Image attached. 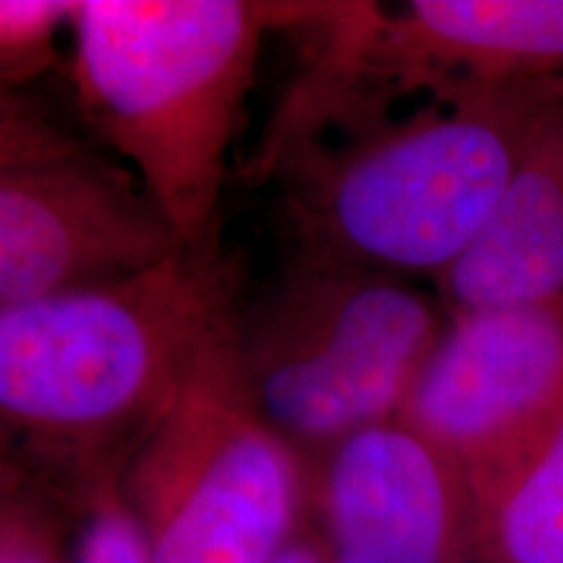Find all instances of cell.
I'll use <instances>...</instances> for the list:
<instances>
[{
  "instance_id": "6da1fadb",
  "label": "cell",
  "mask_w": 563,
  "mask_h": 563,
  "mask_svg": "<svg viewBox=\"0 0 563 563\" xmlns=\"http://www.w3.org/2000/svg\"><path fill=\"white\" fill-rule=\"evenodd\" d=\"M282 3L79 0L76 100L186 249L214 241L232 146Z\"/></svg>"
},
{
  "instance_id": "7a4b0ae2",
  "label": "cell",
  "mask_w": 563,
  "mask_h": 563,
  "mask_svg": "<svg viewBox=\"0 0 563 563\" xmlns=\"http://www.w3.org/2000/svg\"><path fill=\"white\" fill-rule=\"evenodd\" d=\"M220 241L108 285L0 306V431L102 464L136 443L241 308Z\"/></svg>"
},
{
  "instance_id": "3957f363",
  "label": "cell",
  "mask_w": 563,
  "mask_h": 563,
  "mask_svg": "<svg viewBox=\"0 0 563 563\" xmlns=\"http://www.w3.org/2000/svg\"><path fill=\"white\" fill-rule=\"evenodd\" d=\"M561 102L563 87L460 91L334 150L287 154L277 167L298 258L439 277L477 241Z\"/></svg>"
},
{
  "instance_id": "277c9868",
  "label": "cell",
  "mask_w": 563,
  "mask_h": 563,
  "mask_svg": "<svg viewBox=\"0 0 563 563\" xmlns=\"http://www.w3.org/2000/svg\"><path fill=\"white\" fill-rule=\"evenodd\" d=\"M235 319L203 342L133 443L121 490L154 563H272L306 527L311 462L253 405Z\"/></svg>"
},
{
  "instance_id": "5b68a950",
  "label": "cell",
  "mask_w": 563,
  "mask_h": 563,
  "mask_svg": "<svg viewBox=\"0 0 563 563\" xmlns=\"http://www.w3.org/2000/svg\"><path fill=\"white\" fill-rule=\"evenodd\" d=\"M443 332L402 277L298 258L238 308V361L262 418L308 462L402 410Z\"/></svg>"
},
{
  "instance_id": "8992f818",
  "label": "cell",
  "mask_w": 563,
  "mask_h": 563,
  "mask_svg": "<svg viewBox=\"0 0 563 563\" xmlns=\"http://www.w3.org/2000/svg\"><path fill=\"white\" fill-rule=\"evenodd\" d=\"M563 412V300L454 313L397 420L467 481L522 452Z\"/></svg>"
},
{
  "instance_id": "52a82bcc",
  "label": "cell",
  "mask_w": 563,
  "mask_h": 563,
  "mask_svg": "<svg viewBox=\"0 0 563 563\" xmlns=\"http://www.w3.org/2000/svg\"><path fill=\"white\" fill-rule=\"evenodd\" d=\"M183 249L139 180L89 146L0 170V306L108 285Z\"/></svg>"
},
{
  "instance_id": "ba28073f",
  "label": "cell",
  "mask_w": 563,
  "mask_h": 563,
  "mask_svg": "<svg viewBox=\"0 0 563 563\" xmlns=\"http://www.w3.org/2000/svg\"><path fill=\"white\" fill-rule=\"evenodd\" d=\"M329 563H477L467 477L397 418L311 460Z\"/></svg>"
},
{
  "instance_id": "9c48e42d",
  "label": "cell",
  "mask_w": 563,
  "mask_h": 563,
  "mask_svg": "<svg viewBox=\"0 0 563 563\" xmlns=\"http://www.w3.org/2000/svg\"><path fill=\"white\" fill-rule=\"evenodd\" d=\"M355 74L439 97L563 87V0L373 5L355 40Z\"/></svg>"
},
{
  "instance_id": "30bf717a",
  "label": "cell",
  "mask_w": 563,
  "mask_h": 563,
  "mask_svg": "<svg viewBox=\"0 0 563 563\" xmlns=\"http://www.w3.org/2000/svg\"><path fill=\"white\" fill-rule=\"evenodd\" d=\"M435 282L452 316L563 300V102L532 139L477 241Z\"/></svg>"
},
{
  "instance_id": "8fae6325",
  "label": "cell",
  "mask_w": 563,
  "mask_h": 563,
  "mask_svg": "<svg viewBox=\"0 0 563 563\" xmlns=\"http://www.w3.org/2000/svg\"><path fill=\"white\" fill-rule=\"evenodd\" d=\"M467 485L477 563H563V412Z\"/></svg>"
},
{
  "instance_id": "7c38bea8",
  "label": "cell",
  "mask_w": 563,
  "mask_h": 563,
  "mask_svg": "<svg viewBox=\"0 0 563 563\" xmlns=\"http://www.w3.org/2000/svg\"><path fill=\"white\" fill-rule=\"evenodd\" d=\"M74 3L0 0V87H24L55 60Z\"/></svg>"
},
{
  "instance_id": "4fadbf2b",
  "label": "cell",
  "mask_w": 563,
  "mask_h": 563,
  "mask_svg": "<svg viewBox=\"0 0 563 563\" xmlns=\"http://www.w3.org/2000/svg\"><path fill=\"white\" fill-rule=\"evenodd\" d=\"M70 563H154L136 511L110 477H95Z\"/></svg>"
},
{
  "instance_id": "5bb4252c",
  "label": "cell",
  "mask_w": 563,
  "mask_h": 563,
  "mask_svg": "<svg viewBox=\"0 0 563 563\" xmlns=\"http://www.w3.org/2000/svg\"><path fill=\"white\" fill-rule=\"evenodd\" d=\"M87 146L24 87H0V170Z\"/></svg>"
},
{
  "instance_id": "9a60e30c",
  "label": "cell",
  "mask_w": 563,
  "mask_h": 563,
  "mask_svg": "<svg viewBox=\"0 0 563 563\" xmlns=\"http://www.w3.org/2000/svg\"><path fill=\"white\" fill-rule=\"evenodd\" d=\"M272 563H329V561L316 530H311V527H302L290 543H287L285 551H282Z\"/></svg>"
},
{
  "instance_id": "2e32d148",
  "label": "cell",
  "mask_w": 563,
  "mask_h": 563,
  "mask_svg": "<svg viewBox=\"0 0 563 563\" xmlns=\"http://www.w3.org/2000/svg\"><path fill=\"white\" fill-rule=\"evenodd\" d=\"M0 563H55V559L40 540L26 534V538H13L11 543L0 551Z\"/></svg>"
},
{
  "instance_id": "e0dca14e",
  "label": "cell",
  "mask_w": 563,
  "mask_h": 563,
  "mask_svg": "<svg viewBox=\"0 0 563 563\" xmlns=\"http://www.w3.org/2000/svg\"><path fill=\"white\" fill-rule=\"evenodd\" d=\"M11 439H9V435H5L3 431H0V456H3V452H5V449H11Z\"/></svg>"
},
{
  "instance_id": "ac0fdd59",
  "label": "cell",
  "mask_w": 563,
  "mask_h": 563,
  "mask_svg": "<svg viewBox=\"0 0 563 563\" xmlns=\"http://www.w3.org/2000/svg\"><path fill=\"white\" fill-rule=\"evenodd\" d=\"M13 538H16V534H9V538H5V534H0V551H3V548H5V545H9Z\"/></svg>"
}]
</instances>
